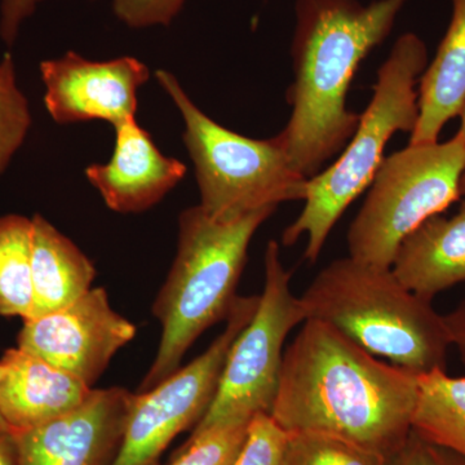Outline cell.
Masks as SVG:
<instances>
[{"label": "cell", "instance_id": "6da1fadb", "mask_svg": "<svg viewBox=\"0 0 465 465\" xmlns=\"http://www.w3.org/2000/svg\"><path fill=\"white\" fill-rule=\"evenodd\" d=\"M418 396L419 376L305 320L284 349L269 415L287 433L327 434L390 459L412 430Z\"/></svg>", "mask_w": 465, "mask_h": 465}, {"label": "cell", "instance_id": "7a4b0ae2", "mask_svg": "<svg viewBox=\"0 0 465 465\" xmlns=\"http://www.w3.org/2000/svg\"><path fill=\"white\" fill-rule=\"evenodd\" d=\"M407 0H296L292 56L295 81L287 91L292 112L275 134L291 164L307 179L347 146L361 114L347 108L358 66L390 35Z\"/></svg>", "mask_w": 465, "mask_h": 465}, {"label": "cell", "instance_id": "3957f363", "mask_svg": "<svg viewBox=\"0 0 465 465\" xmlns=\"http://www.w3.org/2000/svg\"><path fill=\"white\" fill-rule=\"evenodd\" d=\"M299 299L305 320L330 324L372 356L416 376L446 371L451 345L443 316L391 268L338 259Z\"/></svg>", "mask_w": 465, "mask_h": 465}, {"label": "cell", "instance_id": "277c9868", "mask_svg": "<svg viewBox=\"0 0 465 465\" xmlns=\"http://www.w3.org/2000/svg\"><path fill=\"white\" fill-rule=\"evenodd\" d=\"M275 210L264 208L231 220L213 219L201 206L183 211L176 256L153 304L162 326L161 342L137 393L173 375L202 333L228 318L251 241Z\"/></svg>", "mask_w": 465, "mask_h": 465}, {"label": "cell", "instance_id": "5b68a950", "mask_svg": "<svg viewBox=\"0 0 465 465\" xmlns=\"http://www.w3.org/2000/svg\"><path fill=\"white\" fill-rule=\"evenodd\" d=\"M428 64L427 45L416 34L397 39L379 69L374 94L356 133L331 166L308 180L304 208L284 229L283 246L307 237L304 259L317 262L333 226L374 180L388 142L397 133H414L419 119L416 85Z\"/></svg>", "mask_w": 465, "mask_h": 465}, {"label": "cell", "instance_id": "8992f818", "mask_svg": "<svg viewBox=\"0 0 465 465\" xmlns=\"http://www.w3.org/2000/svg\"><path fill=\"white\" fill-rule=\"evenodd\" d=\"M155 78L183 116V145L208 215L237 219L305 200L309 179L292 167L277 137L255 140L232 133L202 112L173 73L157 70Z\"/></svg>", "mask_w": 465, "mask_h": 465}, {"label": "cell", "instance_id": "52a82bcc", "mask_svg": "<svg viewBox=\"0 0 465 465\" xmlns=\"http://www.w3.org/2000/svg\"><path fill=\"white\" fill-rule=\"evenodd\" d=\"M465 142L410 145L382 159L349 226V256L391 268L407 235L460 198Z\"/></svg>", "mask_w": 465, "mask_h": 465}, {"label": "cell", "instance_id": "ba28073f", "mask_svg": "<svg viewBox=\"0 0 465 465\" xmlns=\"http://www.w3.org/2000/svg\"><path fill=\"white\" fill-rule=\"evenodd\" d=\"M265 282L258 309L232 342L215 399L191 437L228 425L249 423L271 414L287 336L305 321L298 296L291 290L292 272L284 268L281 247L271 241L265 250Z\"/></svg>", "mask_w": 465, "mask_h": 465}, {"label": "cell", "instance_id": "9c48e42d", "mask_svg": "<svg viewBox=\"0 0 465 465\" xmlns=\"http://www.w3.org/2000/svg\"><path fill=\"white\" fill-rule=\"evenodd\" d=\"M259 296H238L224 331L189 365L136 393L112 465H153L183 430L200 423L215 399L232 342L258 309Z\"/></svg>", "mask_w": 465, "mask_h": 465}, {"label": "cell", "instance_id": "30bf717a", "mask_svg": "<svg viewBox=\"0 0 465 465\" xmlns=\"http://www.w3.org/2000/svg\"><path fill=\"white\" fill-rule=\"evenodd\" d=\"M134 335V324L112 308L105 289L96 287L61 311L25 321L17 348L94 388Z\"/></svg>", "mask_w": 465, "mask_h": 465}, {"label": "cell", "instance_id": "8fae6325", "mask_svg": "<svg viewBox=\"0 0 465 465\" xmlns=\"http://www.w3.org/2000/svg\"><path fill=\"white\" fill-rule=\"evenodd\" d=\"M45 105L57 124L105 121L114 125L134 118L137 91L150 70L137 58L91 61L75 52L42 61Z\"/></svg>", "mask_w": 465, "mask_h": 465}, {"label": "cell", "instance_id": "7c38bea8", "mask_svg": "<svg viewBox=\"0 0 465 465\" xmlns=\"http://www.w3.org/2000/svg\"><path fill=\"white\" fill-rule=\"evenodd\" d=\"M134 396L119 387L94 390L73 411L12 433L15 465H112Z\"/></svg>", "mask_w": 465, "mask_h": 465}, {"label": "cell", "instance_id": "4fadbf2b", "mask_svg": "<svg viewBox=\"0 0 465 465\" xmlns=\"http://www.w3.org/2000/svg\"><path fill=\"white\" fill-rule=\"evenodd\" d=\"M114 131L112 158L85 168V177L110 210L143 213L163 200L188 170L179 159L164 155L136 118L114 125Z\"/></svg>", "mask_w": 465, "mask_h": 465}, {"label": "cell", "instance_id": "5bb4252c", "mask_svg": "<svg viewBox=\"0 0 465 465\" xmlns=\"http://www.w3.org/2000/svg\"><path fill=\"white\" fill-rule=\"evenodd\" d=\"M0 414L12 433L54 420L84 405L94 388L20 348L2 357Z\"/></svg>", "mask_w": 465, "mask_h": 465}, {"label": "cell", "instance_id": "9a60e30c", "mask_svg": "<svg viewBox=\"0 0 465 465\" xmlns=\"http://www.w3.org/2000/svg\"><path fill=\"white\" fill-rule=\"evenodd\" d=\"M391 271L428 300L465 282V200L455 215L432 216L407 235Z\"/></svg>", "mask_w": 465, "mask_h": 465}, {"label": "cell", "instance_id": "2e32d148", "mask_svg": "<svg viewBox=\"0 0 465 465\" xmlns=\"http://www.w3.org/2000/svg\"><path fill=\"white\" fill-rule=\"evenodd\" d=\"M94 277L96 269L74 242L58 232L45 217H32L33 309L30 320L73 304L92 289Z\"/></svg>", "mask_w": 465, "mask_h": 465}, {"label": "cell", "instance_id": "e0dca14e", "mask_svg": "<svg viewBox=\"0 0 465 465\" xmlns=\"http://www.w3.org/2000/svg\"><path fill=\"white\" fill-rule=\"evenodd\" d=\"M464 106L465 0H452L448 32L419 82V119L410 145L439 143L442 128Z\"/></svg>", "mask_w": 465, "mask_h": 465}, {"label": "cell", "instance_id": "ac0fdd59", "mask_svg": "<svg viewBox=\"0 0 465 465\" xmlns=\"http://www.w3.org/2000/svg\"><path fill=\"white\" fill-rule=\"evenodd\" d=\"M412 430L465 458V378L446 371L419 376Z\"/></svg>", "mask_w": 465, "mask_h": 465}, {"label": "cell", "instance_id": "d6986e66", "mask_svg": "<svg viewBox=\"0 0 465 465\" xmlns=\"http://www.w3.org/2000/svg\"><path fill=\"white\" fill-rule=\"evenodd\" d=\"M33 309L32 219L0 217V316L30 320Z\"/></svg>", "mask_w": 465, "mask_h": 465}, {"label": "cell", "instance_id": "ffe728a7", "mask_svg": "<svg viewBox=\"0 0 465 465\" xmlns=\"http://www.w3.org/2000/svg\"><path fill=\"white\" fill-rule=\"evenodd\" d=\"M282 465H388V459L327 434L290 432Z\"/></svg>", "mask_w": 465, "mask_h": 465}, {"label": "cell", "instance_id": "44dd1931", "mask_svg": "<svg viewBox=\"0 0 465 465\" xmlns=\"http://www.w3.org/2000/svg\"><path fill=\"white\" fill-rule=\"evenodd\" d=\"M32 124L29 101L18 88L16 66L7 52L0 60V176L25 143Z\"/></svg>", "mask_w": 465, "mask_h": 465}, {"label": "cell", "instance_id": "7402d4cb", "mask_svg": "<svg viewBox=\"0 0 465 465\" xmlns=\"http://www.w3.org/2000/svg\"><path fill=\"white\" fill-rule=\"evenodd\" d=\"M250 421L189 437L170 465L234 464L246 442Z\"/></svg>", "mask_w": 465, "mask_h": 465}, {"label": "cell", "instance_id": "603a6c76", "mask_svg": "<svg viewBox=\"0 0 465 465\" xmlns=\"http://www.w3.org/2000/svg\"><path fill=\"white\" fill-rule=\"evenodd\" d=\"M287 432L269 414L251 419L247 439L232 465H282Z\"/></svg>", "mask_w": 465, "mask_h": 465}, {"label": "cell", "instance_id": "cb8c5ba5", "mask_svg": "<svg viewBox=\"0 0 465 465\" xmlns=\"http://www.w3.org/2000/svg\"><path fill=\"white\" fill-rule=\"evenodd\" d=\"M186 0H113L115 16L133 29L168 26Z\"/></svg>", "mask_w": 465, "mask_h": 465}, {"label": "cell", "instance_id": "d4e9b609", "mask_svg": "<svg viewBox=\"0 0 465 465\" xmlns=\"http://www.w3.org/2000/svg\"><path fill=\"white\" fill-rule=\"evenodd\" d=\"M388 465H465V458L411 430L402 448L388 459Z\"/></svg>", "mask_w": 465, "mask_h": 465}, {"label": "cell", "instance_id": "484cf974", "mask_svg": "<svg viewBox=\"0 0 465 465\" xmlns=\"http://www.w3.org/2000/svg\"><path fill=\"white\" fill-rule=\"evenodd\" d=\"M43 0H2L0 3V39L11 47L25 20Z\"/></svg>", "mask_w": 465, "mask_h": 465}, {"label": "cell", "instance_id": "4316f807", "mask_svg": "<svg viewBox=\"0 0 465 465\" xmlns=\"http://www.w3.org/2000/svg\"><path fill=\"white\" fill-rule=\"evenodd\" d=\"M450 345L457 349L465 367V299L457 308L443 316Z\"/></svg>", "mask_w": 465, "mask_h": 465}, {"label": "cell", "instance_id": "83f0119b", "mask_svg": "<svg viewBox=\"0 0 465 465\" xmlns=\"http://www.w3.org/2000/svg\"><path fill=\"white\" fill-rule=\"evenodd\" d=\"M0 465H15V446L11 433L0 432Z\"/></svg>", "mask_w": 465, "mask_h": 465}, {"label": "cell", "instance_id": "f1b7e54d", "mask_svg": "<svg viewBox=\"0 0 465 465\" xmlns=\"http://www.w3.org/2000/svg\"><path fill=\"white\" fill-rule=\"evenodd\" d=\"M457 136L465 142V106L460 115V127H459Z\"/></svg>", "mask_w": 465, "mask_h": 465}, {"label": "cell", "instance_id": "f546056e", "mask_svg": "<svg viewBox=\"0 0 465 465\" xmlns=\"http://www.w3.org/2000/svg\"><path fill=\"white\" fill-rule=\"evenodd\" d=\"M2 370H3V365H2V361H0V375H2ZM0 432L12 434L11 430H9V427H8L7 423H5V419H3L2 414H0Z\"/></svg>", "mask_w": 465, "mask_h": 465}, {"label": "cell", "instance_id": "4dcf8cb0", "mask_svg": "<svg viewBox=\"0 0 465 465\" xmlns=\"http://www.w3.org/2000/svg\"><path fill=\"white\" fill-rule=\"evenodd\" d=\"M460 193H461V195H464V197H465V168L463 171V174H461Z\"/></svg>", "mask_w": 465, "mask_h": 465}]
</instances>
